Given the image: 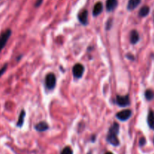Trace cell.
<instances>
[{"instance_id": "1", "label": "cell", "mask_w": 154, "mask_h": 154, "mask_svg": "<svg viewBox=\"0 0 154 154\" xmlns=\"http://www.w3.org/2000/svg\"><path fill=\"white\" fill-rule=\"evenodd\" d=\"M119 130H120V126L117 123H113L112 126L110 127L109 131H108V135L107 136V141L110 144L114 146H118L120 144L118 138H117V135L119 134Z\"/></svg>"}, {"instance_id": "2", "label": "cell", "mask_w": 154, "mask_h": 154, "mask_svg": "<svg viewBox=\"0 0 154 154\" xmlns=\"http://www.w3.org/2000/svg\"><path fill=\"white\" fill-rule=\"evenodd\" d=\"M56 83H57V78L54 74L50 73L48 74L45 78V85L48 90H53L56 87Z\"/></svg>"}, {"instance_id": "3", "label": "cell", "mask_w": 154, "mask_h": 154, "mask_svg": "<svg viewBox=\"0 0 154 154\" xmlns=\"http://www.w3.org/2000/svg\"><path fill=\"white\" fill-rule=\"evenodd\" d=\"M11 35V30L9 29H6L5 31L3 32L0 35V52H1L2 50L5 48V45L7 44V42L8 41Z\"/></svg>"}, {"instance_id": "4", "label": "cell", "mask_w": 154, "mask_h": 154, "mask_svg": "<svg viewBox=\"0 0 154 154\" xmlns=\"http://www.w3.org/2000/svg\"><path fill=\"white\" fill-rule=\"evenodd\" d=\"M131 116H132V111L129 109H126L117 113L116 117H117V119L121 120V121H126Z\"/></svg>"}, {"instance_id": "5", "label": "cell", "mask_w": 154, "mask_h": 154, "mask_svg": "<svg viewBox=\"0 0 154 154\" xmlns=\"http://www.w3.org/2000/svg\"><path fill=\"white\" fill-rule=\"evenodd\" d=\"M84 72V68L80 63L75 65L73 67V75L76 78H81Z\"/></svg>"}, {"instance_id": "6", "label": "cell", "mask_w": 154, "mask_h": 154, "mask_svg": "<svg viewBox=\"0 0 154 154\" xmlns=\"http://www.w3.org/2000/svg\"><path fill=\"white\" fill-rule=\"evenodd\" d=\"M117 103L120 107H126L130 104L129 96H117Z\"/></svg>"}, {"instance_id": "7", "label": "cell", "mask_w": 154, "mask_h": 154, "mask_svg": "<svg viewBox=\"0 0 154 154\" xmlns=\"http://www.w3.org/2000/svg\"><path fill=\"white\" fill-rule=\"evenodd\" d=\"M78 20L83 25H87L88 23V11L87 10L84 9L82 10L79 14H78Z\"/></svg>"}, {"instance_id": "8", "label": "cell", "mask_w": 154, "mask_h": 154, "mask_svg": "<svg viewBox=\"0 0 154 154\" xmlns=\"http://www.w3.org/2000/svg\"><path fill=\"white\" fill-rule=\"evenodd\" d=\"M117 5H118L117 0H107L106 1V9L108 11H113L115 10Z\"/></svg>"}, {"instance_id": "9", "label": "cell", "mask_w": 154, "mask_h": 154, "mask_svg": "<svg viewBox=\"0 0 154 154\" xmlns=\"http://www.w3.org/2000/svg\"><path fill=\"white\" fill-rule=\"evenodd\" d=\"M103 11V5L101 2H98L96 3L93 9V15L94 17L99 16Z\"/></svg>"}, {"instance_id": "10", "label": "cell", "mask_w": 154, "mask_h": 154, "mask_svg": "<svg viewBox=\"0 0 154 154\" xmlns=\"http://www.w3.org/2000/svg\"><path fill=\"white\" fill-rule=\"evenodd\" d=\"M141 0H129L127 5V9L129 11H132L136 8L141 3Z\"/></svg>"}, {"instance_id": "11", "label": "cell", "mask_w": 154, "mask_h": 154, "mask_svg": "<svg viewBox=\"0 0 154 154\" xmlns=\"http://www.w3.org/2000/svg\"><path fill=\"white\" fill-rule=\"evenodd\" d=\"M139 41V35L136 30H132L130 33V42L132 45H135Z\"/></svg>"}, {"instance_id": "12", "label": "cell", "mask_w": 154, "mask_h": 154, "mask_svg": "<svg viewBox=\"0 0 154 154\" xmlns=\"http://www.w3.org/2000/svg\"><path fill=\"white\" fill-rule=\"evenodd\" d=\"M35 129L38 132H45L47 129H48L49 127H48V125L47 123H45V122H40V123L35 125Z\"/></svg>"}, {"instance_id": "13", "label": "cell", "mask_w": 154, "mask_h": 154, "mask_svg": "<svg viewBox=\"0 0 154 154\" xmlns=\"http://www.w3.org/2000/svg\"><path fill=\"white\" fill-rule=\"evenodd\" d=\"M147 123L150 129H154V112L153 111H149L148 116H147Z\"/></svg>"}, {"instance_id": "14", "label": "cell", "mask_w": 154, "mask_h": 154, "mask_svg": "<svg viewBox=\"0 0 154 154\" xmlns=\"http://www.w3.org/2000/svg\"><path fill=\"white\" fill-rule=\"evenodd\" d=\"M150 13V7L147 5H144L141 8L138 12V15L141 17H144L147 16Z\"/></svg>"}, {"instance_id": "15", "label": "cell", "mask_w": 154, "mask_h": 154, "mask_svg": "<svg viewBox=\"0 0 154 154\" xmlns=\"http://www.w3.org/2000/svg\"><path fill=\"white\" fill-rule=\"evenodd\" d=\"M25 116H26V112L24 110H22L20 114L19 117H18V120H17V126L18 127H21L23 124V122H24V118H25Z\"/></svg>"}, {"instance_id": "16", "label": "cell", "mask_w": 154, "mask_h": 154, "mask_svg": "<svg viewBox=\"0 0 154 154\" xmlns=\"http://www.w3.org/2000/svg\"><path fill=\"white\" fill-rule=\"evenodd\" d=\"M145 98L147 100L151 101L154 99V93L151 90H147L145 91Z\"/></svg>"}, {"instance_id": "17", "label": "cell", "mask_w": 154, "mask_h": 154, "mask_svg": "<svg viewBox=\"0 0 154 154\" xmlns=\"http://www.w3.org/2000/svg\"><path fill=\"white\" fill-rule=\"evenodd\" d=\"M61 154H73L72 150L69 147H66L61 152Z\"/></svg>"}, {"instance_id": "18", "label": "cell", "mask_w": 154, "mask_h": 154, "mask_svg": "<svg viewBox=\"0 0 154 154\" xmlns=\"http://www.w3.org/2000/svg\"><path fill=\"white\" fill-rule=\"evenodd\" d=\"M112 23H113V20L112 19H109L108 21H107V24H106V29H110V28L112 26Z\"/></svg>"}, {"instance_id": "19", "label": "cell", "mask_w": 154, "mask_h": 154, "mask_svg": "<svg viewBox=\"0 0 154 154\" xmlns=\"http://www.w3.org/2000/svg\"><path fill=\"white\" fill-rule=\"evenodd\" d=\"M7 68H8V65L5 64L2 68V69H0V77H1L2 75L5 73V72Z\"/></svg>"}, {"instance_id": "20", "label": "cell", "mask_w": 154, "mask_h": 154, "mask_svg": "<svg viewBox=\"0 0 154 154\" xmlns=\"http://www.w3.org/2000/svg\"><path fill=\"white\" fill-rule=\"evenodd\" d=\"M145 144H146L145 138L142 137V138H141V139H140V141H139V145L140 146H144Z\"/></svg>"}, {"instance_id": "21", "label": "cell", "mask_w": 154, "mask_h": 154, "mask_svg": "<svg viewBox=\"0 0 154 154\" xmlns=\"http://www.w3.org/2000/svg\"><path fill=\"white\" fill-rule=\"evenodd\" d=\"M42 2H43V0H36L35 3V7H39L42 4Z\"/></svg>"}, {"instance_id": "22", "label": "cell", "mask_w": 154, "mask_h": 154, "mask_svg": "<svg viewBox=\"0 0 154 154\" xmlns=\"http://www.w3.org/2000/svg\"><path fill=\"white\" fill-rule=\"evenodd\" d=\"M127 57H128V58H129V59H130V60H134V57H132H132H131V56H129V55H127Z\"/></svg>"}, {"instance_id": "23", "label": "cell", "mask_w": 154, "mask_h": 154, "mask_svg": "<svg viewBox=\"0 0 154 154\" xmlns=\"http://www.w3.org/2000/svg\"><path fill=\"white\" fill-rule=\"evenodd\" d=\"M105 154H113V153H111V152H108V153H106Z\"/></svg>"}]
</instances>
